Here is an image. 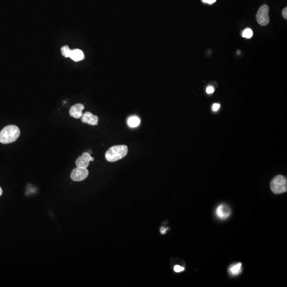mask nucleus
<instances>
[{"instance_id":"1","label":"nucleus","mask_w":287,"mask_h":287,"mask_svg":"<svg viewBox=\"0 0 287 287\" xmlns=\"http://www.w3.org/2000/svg\"><path fill=\"white\" fill-rule=\"evenodd\" d=\"M20 135L19 127L15 125H9L4 127L0 132V142L4 144L16 142Z\"/></svg>"},{"instance_id":"2","label":"nucleus","mask_w":287,"mask_h":287,"mask_svg":"<svg viewBox=\"0 0 287 287\" xmlns=\"http://www.w3.org/2000/svg\"><path fill=\"white\" fill-rule=\"evenodd\" d=\"M128 152V147L126 145L113 146L106 152L105 158L110 162H116L126 156Z\"/></svg>"},{"instance_id":"3","label":"nucleus","mask_w":287,"mask_h":287,"mask_svg":"<svg viewBox=\"0 0 287 287\" xmlns=\"http://www.w3.org/2000/svg\"><path fill=\"white\" fill-rule=\"evenodd\" d=\"M271 189L275 194H281L287 192V181L285 177L278 175L271 182Z\"/></svg>"},{"instance_id":"4","label":"nucleus","mask_w":287,"mask_h":287,"mask_svg":"<svg viewBox=\"0 0 287 287\" xmlns=\"http://www.w3.org/2000/svg\"><path fill=\"white\" fill-rule=\"evenodd\" d=\"M269 8L267 5H263L260 7L256 15L258 23L263 26L268 25L270 19L268 17Z\"/></svg>"},{"instance_id":"5","label":"nucleus","mask_w":287,"mask_h":287,"mask_svg":"<svg viewBox=\"0 0 287 287\" xmlns=\"http://www.w3.org/2000/svg\"><path fill=\"white\" fill-rule=\"evenodd\" d=\"M88 174V170L87 168L77 167L72 171L70 177L74 182H81L86 179Z\"/></svg>"},{"instance_id":"6","label":"nucleus","mask_w":287,"mask_h":287,"mask_svg":"<svg viewBox=\"0 0 287 287\" xmlns=\"http://www.w3.org/2000/svg\"><path fill=\"white\" fill-rule=\"evenodd\" d=\"M94 158L91 156V154L88 152H85L81 156L79 157L76 160V164L77 167L87 168L88 167L89 162L94 161Z\"/></svg>"},{"instance_id":"7","label":"nucleus","mask_w":287,"mask_h":287,"mask_svg":"<svg viewBox=\"0 0 287 287\" xmlns=\"http://www.w3.org/2000/svg\"><path fill=\"white\" fill-rule=\"evenodd\" d=\"M85 106L82 104H76L72 106L69 110V114L72 117L75 119L81 118L83 115L82 110L84 109Z\"/></svg>"},{"instance_id":"8","label":"nucleus","mask_w":287,"mask_h":287,"mask_svg":"<svg viewBox=\"0 0 287 287\" xmlns=\"http://www.w3.org/2000/svg\"><path fill=\"white\" fill-rule=\"evenodd\" d=\"M217 217L222 220L227 219L231 214V210L228 205L221 204L219 205L216 210Z\"/></svg>"},{"instance_id":"9","label":"nucleus","mask_w":287,"mask_h":287,"mask_svg":"<svg viewBox=\"0 0 287 287\" xmlns=\"http://www.w3.org/2000/svg\"><path fill=\"white\" fill-rule=\"evenodd\" d=\"M81 121L84 123L92 126H96L98 124L99 117L97 116H94L91 112H86L82 115Z\"/></svg>"},{"instance_id":"10","label":"nucleus","mask_w":287,"mask_h":287,"mask_svg":"<svg viewBox=\"0 0 287 287\" xmlns=\"http://www.w3.org/2000/svg\"><path fill=\"white\" fill-rule=\"evenodd\" d=\"M70 57L74 61H79L84 59V54L81 50L75 49L71 51Z\"/></svg>"},{"instance_id":"11","label":"nucleus","mask_w":287,"mask_h":287,"mask_svg":"<svg viewBox=\"0 0 287 287\" xmlns=\"http://www.w3.org/2000/svg\"><path fill=\"white\" fill-rule=\"evenodd\" d=\"M140 120L137 116H132L129 118L127 120V123L131 128L137 127L140 125Z\"/></svg>"},{"instance_id":"12","label":"nucleus","mask_w":287,"mask_h":287,"mask_svg":"<svg viewBox=\"0 0 287 287\" xmlns=\"http://www.w3.org/2000/svg\"><path fill=\"white\" fill-rule=\"evenodd\" d=\"M241 263H239L233 265L229 268V271L231 275H237L240 273L241 271Z\"/></svg>"},{"instance_id":"13","label":"nucleus","mask_w":287,"mask_h":287,"mask_svg":"<svg viewBox=\"0 0 287 287\" xmlns=\"http://www.w3.org/2000/svg\"><path fill=\"white\" fill-rule=\"evenodd\" d=\"M71 51V50H70L69 47L67 45L64 46V47H62L61 49L62 54L64 56V57H70Z\"/></svg>"},{"instance_id":"14","label":"nucleus","mask_w":287,"mask_h":287,"mask_svg":"<svg viewBox=\"0 0 287 287\" xmlns=\"http://www.w3.org/2000/svg\"><path fill=\"white\" fill-rule=\"evenodd\" d=\"M253 33L252 30L250 28H247L243 32L242 36L245 38H251L253 36Z\"/></svg>"},{"instance_id":"15","label":"nucleus","mask_w":287,"mask_h":287,"mask_svg":"<svg viewBox=\"0 0 287 287\" xmlns=\"http://www.w3.org/2000/svg\"><path fill=\"white\" fill-rule=\"evenodd\" d=\"M184 268L183 267H182L180 265H175V267H174V271H175V272H180L182 271H183L184 270Z\"/></svg>"},{"instance_id":"16","label":"nucleus","mask_w":287,"mask_h":287,"mask_svg":"<svg viewBox=\"0 0 287 287\" xmlns=\"http://www.w3.org/2000/svg\"><path fill=\"white\" fill-rule=\"evenodd\" d=\"M220 108V105L219 104H214L213 106H212V110L213 111H217V110L219 109Z\"/></svg>"},{"instance_id":"17","label":"nucleus","mask_w":287,"mask_h":287,"mask_svg":"<svg viewBox=\"0 0 287 287\" xmlns=\"http://www.w3.org/2000/svg\"><path fill=\"white\" fill-rule=\"evenodd\" d=\"M214 91V89L213 87L209 86L206 88V93L207 94H212L213 93Z\"/></svg>"},{"instance_id":"18","label":"nucleus","mask_w":287,"mask_h":287,"mask_svg":"<svg viewBox=\"0 0 287 287\" xmlns=\"http://www.w3.org/2000/svg\"><path fill=\"white\" fill-rule=\"evenodd\" d=\"M282 15H283V17L285 19H287V8L285 7V8L283 9V11H282Z\"/></svg>"},{"instance_id":"19","label":"nucleus","mask_w":287,"mask_h":287,"mask_svg":"<svg viewBox=\"0 0 287 287\" xmlns=\"http://www.w3.org/2000/svg\"><path fill=\"white\" fill-rule=\"evenodd\" d=\"M216 0H202L204 3H207L208 4H213L214 3H215L216 2Z\"/></svg>"},{"instance_id":"20","label":"nucleus","mask_w":287,"mask_h":287,"mask_svg":"<svg viewBox=\"0 0 287 287\" xmlns=\"http://www.w3.org/2000/svg\"><path fill=\"white\" fill-rule=\"evenodd\" d=\"M160 231L162 234H164L165 231H166V229L165 228H162L161 229Z\"/></svg>"},{"instance_id":"21","label":"nucleus","mask_w":287,"mask_h":287,"mask_svg":"<svg viewBox=\"0 0 287 287\" xmlns=\"http://www.w3.org/2000/svg\"><path fill=\"white\" fill-rule=\"evenodd\" d=\"M2 194H3V190H2V189L0 186V196L2 195Z\"/></svg>"}]
</instances>
